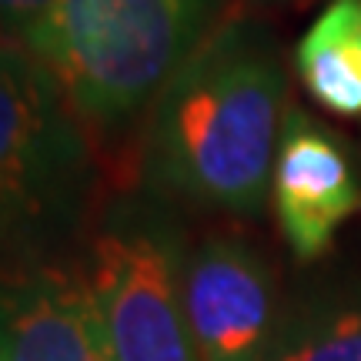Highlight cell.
Segmentation results:
<instances>
[{"label": "cell", "instance_id": "obj_3", "mask_svg": "<svg viewBox=\"0 0 361 361\" xmlns=\"http://www.w3.org/2000/svg\"><path fill=\"white\" fill-rule=\"evenodd\" d=\"M87 180V144L51 71L0 40V247L61 224Z\"/></svg>", "mask_w": 361, "mask_h": 361}, {"label": "cell", "instance_id": "obj_4", "mask_svg": "<svg viewBox=\"0 0 361 361\" xmlns=\"http://www.w3.org/2000/svg\"><path fill=\"white\" fill-rule=\"evenodd\" d=\"M84 281L114 361H201L184 318L178 255L164 234H101Z\"/></svg>", "mask_w": 361, "mask_h": 361}, {"label": "cell", "instance_id": "obj_9", "mask_svg": "<svg viewBox=\"0 0 361 361\" xmlns=\"http://www.w3.org/2000/svg\"><path fill=\"white\" fill-rule=\"evenodd\" d=\"M268 361H361V305L305 322Z\"/></svg>", "mask_w": 361, "mask_h": 361}, {"label": "cell", "instance_id": "obj_7", "mask_svg": "<svg viewBox=\"0 0 361 361\" xmlns=\"http://www.w3.org/2000/svg\"><path fill=\"white\" fill-rule=\"evenodd\" d=\"M0 361H114L87 281L44 264L0 271Z\"/></svg>", "mask_w": 361, "mask_h": 361}, {"label": "cell", "instance_id": "obj_1", "mask_svg": "<svg viewBox=\"0 0 361 361\" xmlns=\"http://www.w3.org/2000/svg\"><path fill=\"white\" fill-rule=\"evenodd\" d=\"M284 104V71L264 30H211L154 101L147 164L161 188L201 207L255 214L264 204Z\"/></svg>", "mask_w": 361, "mask_h": 361}, {"label": "cell", "instance_id": "obj_5", "mask_svg": "<svg viewBox=\"0 0 361 361\" xmlns=\"http://www.w3.org/2000/svg\"><path fill=\"white\" fill-rule=\"evenodd\" d=\"M180 301L201 361H268L274 284L264 261L234 238H207L180 264Z\"/></svg>", "mask_w": 361, "mask_h": 361}, {"label": "cell", "instance_id": "obj_2", "mask_svg": "<svg viewBox=\"0 0 361 361\" xmlns=\"http://www.w3.org/2000/svg\"><path fill=\"white\" fill-rule=\"evenodd\" d=\"M221 0H54L20 44L80 124L117 128L154 104L211 37Z\"/></svg>", "mask_w": 361, "mask_h": 361}, {"label": "cell", "instance_id": "obj_10", "mask_svg": "<svg viewBox=\"0 0 361 361\" xmlns=\"http://www.w3.org/2000/svg\"><path fill=\"white\" fill-rule=\"evenodd\" d=\"M54 0H0V40H24Z\"/></svg>", "mask_w": 361, "mask_h": 361}, {"label": "cell", "instance_id": "obj_8", "mask_svg": "<svg viewBox=\"0 0 361 361\" xmlns=\"http://www.w3.org/2000/svg\"><path fill=\"white\" fill-rule=\"evenodd\" d=\"M298 78L338 117L361 114V0H331L295 51Z\"/></svg>", "mask_w": 361, "mask_h": 361}, {"label": "cell", "instance_id": "obj_6", "mask_svg": "<svg viewBox=\"0 0 361 361\" xmlns=\"http://www.w3.org/2000/svg\"><path fill=\"white\" fill-rule=\"evenodd\" d=\"M271 201L298 261L322 258L338 228L361 211V180L345 144L295 107L284 111Z\"/></svg>", "mask_w": 361, "mask_h": 361}]
</instances>
